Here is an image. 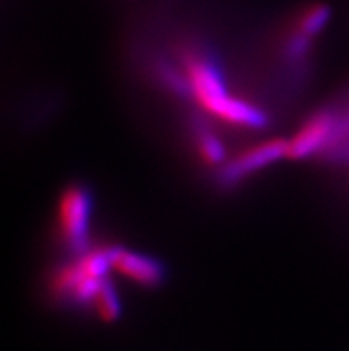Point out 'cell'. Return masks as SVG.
I'll use <instances>...</instances> for the list:
<instances>
[{"mask_svg": "<svg viewBox=\"0 0 349 351\" xmlns=\"http://www.w3.org/2000/svg\"><path fill=\"white\" fill-rule=\"evenodd\" d=\"M112 269L143 287H157L164 280V267L155 258L123 246H109Z\"/></svg>", "mask_w": 349, "mask_h": 351, "instance_id": "5", "label": "cell"}, {"mask_svg": "<svg viewBox=\"0 0 349 351\" xmlns=\"http://www.w3.org/2000/svg\"><path fill=\"white\" fill-rule=\"evenodd\" d=\"M91 311L97 314L98 319L106 321V323H112V321H116L121 316V303H119L118 293H116L111 280H107V278L104 280Z\"/></svg>", "mask_w": 349, "mask_h": 351, "instance_id": "7", "label": "cell"}, {"mask_svg": "<svg viewBox=\"0 0 349 351\" xmlns=\"http://www.w3.org/2000/svg\"><path fill=\"white\" fill-rule=\"evenodd\" d=\"M187 89L204 111L217 120L237 127L262 129L267 125V114L253 104L237 98L226 89L225 77L216 66L210 53L189 47L182 52Z\"/></svg>", "mask_w": 349, "mask_h": 351, "instance_id": "1", "label": "cell"}, {"mask_svg": "<svg viewBox=\"0 0 349 351\" xmlns=\"http://www.w3.org/2000/svg\"><path fill=\"white\" fill-rule=\"evenodd\" d=\"M193 139H195L196 150L200 157L207 162V165H221L225 160V147H223L221 139L217 138L214 130L208 125L195 121L193 123Z\"/></svg>", "mask_w": 349, "mask_h": 351, "instance_id": "6", "label": "cell"}, {"mask_svg": "<svg viewBox=\"0 0 349 351\" xmlns=\"http://www.w3.org/2000/svg\"><path fill=\"white\" fill-rule=\"evenodd\" d=\"M337 129L339 121L332 111L314 112L287 141V159L303 160L323 152L333 141Z\"/></svg>", "mask_w": 349, "mask_h": 351, "instance_id": "3", "label": "cell"}, {"mask_svg": "<svg viewBox=\"0 0 349 351\" xmlns=\"http://www.w3.org/2000/svg\"><path fill=\"white\" fill-rule=\"evenodd\" d=\"M287 157V139H269L248 148L219 169V182L225 186L237 184L256 171Z\"/></svg>", "mask_w": 349, "mask_h": 351, "instance_id": "4", "label": "cell"}, {"mask_svg": "<svg viewBox=\"0 0 349 351\" xmlns=\"http://www.w3.org/2000/svg\"><path fill=\"white\" fill-rule=\"evenodd\" d=\"M91 210H93L91 195L82 186H70L59 198V234L62 241L75 252L88 250Z\"/></svg>", "mask_w": 349, "mask_h": 351, "instance_id": "2", "label": "cell"}]
</instances>
